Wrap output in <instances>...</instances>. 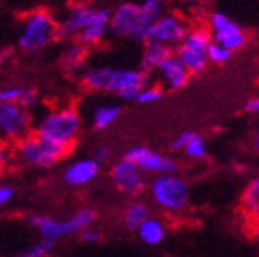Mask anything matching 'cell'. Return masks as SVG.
<instances>
[{
  "label": "cell",
  "instance_id": "obj_1",
  "mask_svg": "<svg viewBox=\"0 0 259 257\" xmlns=\"http://www.w3.org/2000/svg\"><path fill=\"white\" fill-rule=\"evenodd\" d=\"M83 84L90 90L119 94L124 101H135L137 94L144 89L146 74L142 70H122V68H89L83 74Z\"/></svg>",
  "mask_w": 259,
  "mask_h": 257
},
{
  "label": "cell",
  "instance_id": "obj_2",
  "mask_svg": "<svg viewBox=\"0 0 259 257\" xmlns=\"http://www.w3.org/2000/svg\"><path fill=\"white\" fill-rule=\"evenodd\" d=\"M81 128V119L76 110H58L45 115L36 128V135L44 141L72 148Z\"/></svg>",
  "mask_w": 259,
  "mask_h": 257
},
{
  "label": "cell",
  "instance_id": "obj_3",
  "mask_svg": "<svg viewBox=\"0 0 259 257\" xmlns=\"http://www.w3.org/2000/svg\"><path fill=\"white\" fill-rule=\"evenodd\" d=\"M54 38H56V22L53 15L45 9H36L25 16L22 32L18 36V45L22 51L34 53L47 47Z\"/></svg>",
  "mask_w": 259,
  "mask_h": 257
},
{
  "label": "cell",
  "instance_id": "obj_4",
  "mask_svg": "<svg viewBox=\"0 0 259 257\" xmlns=\"http://www.w3.org/2000/svg\"><path fill=\"white\" fill-rule=\"evenodd\" d=\"M70 151V148L54 144V142L44 141L36 133H29L24 139L18 141L16 153L18 157L29 165H36V167H51L56 162Z\"/></svg>",
  "mask_w": 259,
  "mask_h": 257
},
{
  "label": "cell",
  "instance_id": "obj_5",
  "mask_svg": "<svg viewBox=\"0 0 259 257\" xmlns=\"http://www.w3.org/2000/svg\"><path fill=\"white\" fill-rule=\"evenodd\" d=\"M151 196L162 209L180 212L189 201V187L177 175H160L150 185Z\"/></svg>",
  "mask_w": 259,
  "mask_h": 257
},
{
  "label": "cell",
  "instance_id": "obj_6",
  "mask_svg": "<svg viewBox=\"0 0 259 257\" xmlns=\"http://www.w3.org/2000/svg\"><path fill=\"white\" fill-rule=\"evenodd\" d=\"M110 29L119 36L134 38L137 41H146L148 38V27L141 20L139 4L134 2H122L110 13Z\"/></svg>",
  "mask_w": 259,
  "mask_h": 257
},
{
  "label": "cell",
  "instance_id": "obj_7",
  "mask_svg": "<svg viewBox=\"0 0 259 257\" xmlns=\"http://www.w3.org/2000/svg\"><path fill=\"white\" fill-rule=\"evenodd\" d=\"M209 34L205 31H191L186 34L182 44L178 45L175 56L186 67L189 74H200L207 65V47H209Z\"/></svg>",
  "mask_w": 259,
  "mask_h": 257
},
{
  "label": "cell",
  "instance_id": "obj_8",
  "mask_svg": "<svg viewBox=\"0 0 259 257\" xmlns=\"http://www.w3.org/2000/svg\"><path fill=\"white\" fill-rule=\"evenodd\" d=\"M31 115L13 103H0V137L6 141H20L29 135Z\"/></svg>",
  "mask_w": 259,
  "mask_h": 257
},
{
  "label": "cell",
  "instance_id": "obj_9",
  "mask_svg": "<svg viewBox=\"0 0 259 257\" xmlns=\"http://www.w3.org/2000/svg\"><path fill=\"white\" fill-rule=\"evenodd\" d=\"M124 160L137 165L141 169V173H155L157 177L175 175L178 171L177 162H173L167 157H162V155L144 148V146H135V148L128 149L124 155Z\"/></svg>",
  "mask_w": 259,
  "mask_h": 257
},
{
  "label": "cell",
  "instance_id": "obj_10",
  "mask_svg": "<svg viewBox=\"0 0 259 257\" xmlns=\"http://www.w3.org/2000/svg\"><path fill=\"white\" fill-rule=\"evenodd\" d=\"M210 25L214 29V44H218L220 47H223L231 54L241 49L247 41L241 27L223 13H214L210 16Z\"/></svg>",
  "mask_w": 259,
  "mask_h": 257
},
{
  "label": "cell",
  "instance_id": "obj_11",
  "mask_svg": "<svg viewBox=\"0 0 259 257\" xmlns=\"http://www.w3.org/2000/svg\"><path fill=\"white\" fill-rule=\"evenodd\" d=\"M186 24L175 15H162L150 29H148V38L146 40L157 41L169 47V45H180L186 38Z\"/></svg>",
  "mask_w": 259,
  "mask_h": 257
},
{
  "label": "cell",
  "instance_id": "obj_12",
  "mask_svg": "<svg viewBox=\"0 0 259 257\" xmlns=\"http://www.w3.org/2000/svg\"><path fill=\"white\" fill-rule=\"evenodd\" d=\"M112 180L121 193L135 196L144 189V178H142L141 169L128 160H119L112 169Z\"/></svg>",
  "mask_w": 259,
  "mask_h": 257
},
{
  "label": "cell",
  "instance_id": "obj_13",
  "mask_svg": "<svg viewBox=\"0 0 259 257\" xmlns=\"http://www.w3.org/2000/svg\"><path fill=\"white\" fill-rule=\"evenodd\" d=\"M96 8L92 6H77L61 22H56V36L58 38H72L77 36L92 20Z\"/></svg>",
  "mask_w": 259,
  "mask_h": 257
},
{
  "label": "cell",
  "instance_id": "obj_14",
  "mask_svg": "<svg viewBox=\"0 0 259 257\" xmlns=\"http://www.w3.org/2000/svg\"><path fill=\"white\" fill-rule=\"evenodd\" d=\"M99 171H101V165L94 158L76 160L70 165H67V169L63 171V182L70 187H83V185L96 180Z\"/></svg>",
  "mask_w": 259,
  "mask_h": 257
},
{
  "label": "cell",
  "instance_id": "obj_15",
  "mask_svg": "<svg viewBox=\"0 0 259 257\" xmlns=\"http://www.w3.org/2000/svg\"><path fill=\"white\" fill-rule=\"evenodd\" d=\"M29 223L40 232L44 241L53 243V245L60 237L72 236L74 234L69 218L60 221V220H54V218H47V216H32V218H29Z\"/></svg>",
  "mask_w": 259,
  "mask_h": 257
},
{
  "label": "cell",
  "instance_id": "obj_16",
  "mask_svg": "<svg viewBox=\"0 0 259 257\" xmlns=\"http://www.w3.org/2000/svg\"><path fill=\"white\" fill-rule=\"evenodd\" d=\"M108 29H110V11L108 9H96L90 24L77 34V44L81 47L99 44Z\"/></svg>",
  "mask_w": 259,
  "mask_h": 257
},
{
  "label": "cell",
  "instance_id": "obj_17",
  "mask_svg": "<svg viewBox=\"0 0 259 257\" xmlns=\"http://www.w3.org/2000/svg\"><path fill=\"white\" fill-rule=\"evenodd\" d=\"M158 70H160L162 77L166 79V83L169 84V89H182L189 81V72L175 54H171L166 61H162Z\"/></svg>",
  "mask_w": 259,
  "mask_h": 257
},
{
  "label": "cell",
  "instance_id": "obj_18",
  "mask_svg": "<svg viewBox=\"0 0 259 257\" xmlns=\"http://www.w3.org/2000/svg\"><path fill=\"white\" fill-rule=\"evenodd\" d=\"M171 54H173L171 53V49L166 47V45L146 40L144 54H142V68H144V70H153V68H158L162 61H166ZM144 70H142V72H144Z\"/></svg>",
  "mask_w": 259,
  "mask_h": 257
},
{
  "label": "cell",
  "instance_id": "obj_19",
  "mask_svg": "<svg viewBox=\"0 0 259 257\" xmlns=\"http://www.w3.org/2000/svg\"><path fill=\"white\" fill-rule=\"evenodd\" d=\"M38 101L36 92L32 89H22V87H8L0 90V103H13L27 110Z\"/></svg>",
  "mask_w": 259,
  "mask_h": 257
},
{
  "label": "cell",
  "instance_id": "obj_20",
  "mask_svg": "<svg viewBox=\"0 0 259 257\" xmlns=\"http://www.w3.org/2000/svg\"><path fill=\"white\" fill-rule=\"evenodd\" d=\"M137 234L141 237V241L146 243V245H158L166 237V227L162 225L158 220L148 218L137 229Z\"/></svg>",
  "mask_w": 259,
  "mask_h": 257
},
{
  "label": "cell",
  "instance_id": "obj_21",
  "mask_svg": "<svg viewBox=\"0 0 259 257\" xmlns=\"http://www.w3.org/2000/svg\"><path fill=\"white\" fill-rule=\"evenodd\" d=\"M148 218H150L148 207L144 203H141V201H132L124 210L122 223H124V227L128 230H137Z\"/></svg>",
  "mask_w": 259,
  "mask_h": 257
},
{
  "label": "cell",
  "instance_id": "obj_22",
  "mask_svg": "<svg viewBox=\"0 0 259 257\" xmlns=\"http://www.w3.org/2000/svg\"><path fill=\"white\" fill-rule=\"evenodd\" d=\"M119 115H121V106H115V105L99 106V108H96V112H94V128L96 130L108 128Z\"/></svg>",
  "mask_w": 259,
  "mask_h": 257
},
{
  "label": "cell",
  "instance_id": "obj_23",
  "mask_svg": "<svg viewBox=\"0 0 259 257\" xmlns=\"http://www.w3.org/2000/svg\"><path fill=\"white\" fill-rule=\"evenodd\" d=\"M139 11H141V20L146 27L150 29L155 22L162 16L164 11V4L158 2V0H146L142 4H139Z\"/></svg>",
  "mask_w": 259,
  "mask_h": 257
},
{
  "label": "cell",
  "instance_id": "obj_24",
  "mask_svg": "<svg viewBox=\"0 0 259 257\" xmlns=\"http://www.w3.org/2000/svg\"><path fill=\"white\" fill-rule=\"evenodd\" d=\"M83 61H85V49L81 47L79 44L70 45L67 51H65L63 58H61V65L69 70H77V68L83 67Z\"/></svg>",
  "mask_w": 259,
  "mask_h": 257
},
{
  "label": "cell",
  "instance_id": "obj_25",
  "mask_svg": "<svg viewBox=\"0 0 259 257\" xmlns=\"http://www.w3.org/2000/svg\"><path fill=\"white\" fill-rule=\"evenodd\" d=\"M243 209L247 212H252L255 209V205L259 203V177H255L254 180L248 184V187L243 193Z\"/></svg>",
  "mask_w": 259,
  "mask_h": 257
},
{
  "label": "cell",
  "instance_id": "obj_26",
  "mask_svg": "<svg viewBox=\"0 0 259 257\" xmlns=\"http://www.w3.org/2000/svg\"><path fill=\"white\" fill-rule=\"evenodd\" d=\"M184 153H186L189 158H203L207 155V146H205V141H203L202 137L193 133L191 137V141L186 144L184 148Z\"/></svg>",
  "mask_w": 259,
  "mask_h": 257
},
{
  "label": "cell",
  "instance_id": "obj_27",
  "mask_svg": "<svg viewBox=\"0 0 259 257\" xmlns=\"http://www.w3.org/2000/svg\"><path fill=\"white\" fill-rule=\"evenodd\" d=\"M51 250H53V243L41 239V241L34 243L27 250H24V252H20L18 255H13V257H47Z\"/></svg>",
  "mask_w": 259,
  "mask_h": 257
},
{
  "label": "cell",
  "instance_id": "obj_28",
  "mask_svg": "<svg viewBox=\"0 0 259 257\" xmlns=\"http://www.w3.org/2000/svg\"><path fill=\"white\" fill-rule=\"evenodd\" d=\"M232 54L229 51H225L223 47H220L218 44H209L207 47V60L214 61V63H225L231 60Z\"/></svg>",
  "mask_w": 259,
  "mask_h": 257
},
{
  "label": "cell",
  "instance_id": "obj_29",
  "mask_svg": "<svg viewBox=\"0 0 259 257\" xmlns=\"http://www.w3.org/2000/svg\"><path fill=\"white\" fill-rule=\"evenodd\" d=\"M162 97V90L157 89V87H150V89H142L141 92L137 94L135 101L141 103V105H151V103H157L158 99Z\"/></svg>",
  "mask_w": 259,
  "mask_h": 257
},
{
  "label": "cell",
  "instance_id": "obj_30",
  "mask_svg": "<svg viewBox=\"0 0 259 257\" xmlns=\"http://www.w3.org/2000/svg\"><path fill=\"white\" fill-rule=\"evenodd\" d=\"M81 239H83L85 243H99L101 241V232L90 227V229H87V230L81 232Z\"/></svg>",
  "mask_w": 259,
  "mask_h": 257
},
{
  "label": "cell",
  "instance_id": "obj_31",
  "mask_svg": "<svg viewBox=\"0 0 259 257\" xmlns=\"http://www.w3.org/2000/svg\"><path fill=\"white\" fill-rule=\"evenodd\" d=\"M191 137H193V132H184V133H180V135L177 137L173 141V144H171V148L173 149H184L186 148V144L191 141Z\"/></svg>",
  "mask_w": 259,
  "mask_h": 257
},
{
  "label": "cell",
  "instance_id": "obj_32",
  "mask_svg": "<svg viewBox=\"0 0 259 257\" xmlns=\"http://www.w3.org/2000/svg\"><path fill=\"white\" fill-rule=\"evenodd\" d=\"M110 157V148H106V146H99V148H96V151H94V160L99 164V162L103 160H108Z\"/></svg>",
  "mask_w": 259,
  "mask_h": 257
},
{
  "label": "cell",
  "instance_id": "obj_33",
  "mask_svg": "<svg viewBox=\"0 0 259 257\" xmlns=\"http://www.w3.org/2000/svg\"><path fill=\"white\" fill-rule=\"evenodd\" d=\"M11 198H13L11 187H0V205H6L8 201H11Z\"/></svg>",
  "mask_w": 259,
  "mask_h": 257
},
{
  "label": "cell",
  "instance_id": "obj_34",
  "mask_svg": "<svg viewBox=\"0 0 259 257\" xmlns=\"http://www.w3.org/2000/svg\"><path fill=\"white\" fill-rule=\"evenodd\" d=\"M245 110L250 113H259V97H254V99H250L245 105Z\"/></svg>",
  "mask_w": 259,
  "mask_h": 257
},
{
  "label": "cell",
  "instance_id": "obj_35",
  "mask_svg": "<svg viewBox=\"0 0 259 257\" xmlns=\"http://www.w3.org/2000/svg\"><path fill=\"white\" fill-rule=\"evenodd\" d=\"M250 216H252V221H254V225L259 229V203L255 205V209L250 212Z\"/></svg>",
  "mask_w": 259,
  "mask_h": 257
},
{
  "label": "cell",
  "instance_id": "obj_36",
  "mask_svg": "<svg viewBox=\"0 0 259 257\" xmlns=\"http://www.w3.org/2000/svg\"><path fill=\"white\" fill-rule=\"evenodd\" d=\"M252 148H254L255 151L259 153V130L255 132V135H254V141H252Z\"/></svg>",
  "mask_w": 259,
  "mask_h": 257
},
{
  "label": "cell",
  "instance_id": "obj_37",
  "mask_svg": "<svg viewBox=\"0 0 259 257\" xmlns=\"http://www.w3.org/2000/svg\"><path fill=\"white\" fill-rule=\"evenodd\" d=\"M4 162H6V149L2 148V144H0V167L4 165Z\"/></svg>",
  "mask_w": 259,
  "mask_h": 257
},
{
  "label": "cell",
  "instance_id": "obj_38",
  "mask_svg": "<svg viewBox=\"0 0 259 257\" xmlns=\"http://www.w3.org/2000/svg\"><path fill=\"white\" fill-rule=\"evenodd\" d=\"M0 180H2V177H0Z\"/></svg>",
  "mask_w": 259,
  "mask_h": 257
}]
</instances>
